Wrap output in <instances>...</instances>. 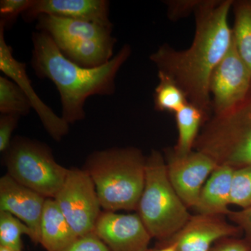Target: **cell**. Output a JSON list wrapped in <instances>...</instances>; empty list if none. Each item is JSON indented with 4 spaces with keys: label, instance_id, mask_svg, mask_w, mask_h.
I'll use <instances>...</instances> for the list:
<instances>
[{
    "label": "cell",
    "instance_id": "1",
    "mask_svg": "<svg viewBox=\"0 0 251 251\" xmlns=\"http://www.w3.org/2000/svg\"><path fill=\"white\" fill-rule=\"evenodd\" d=\"M232 0L200 1L195 9L196 33L191 46L176 50L168 44L150 55L158 74L173 81L188 103L212 115L209 82L217 64L232 42L228 16Z\"/></svg>",
    "mask_w": 251,
    "mask_h": 251
},
{
    "label": "cell",
    "instance_id": "2",
    "mask_svg": "<svg viewBox=\"0 0 251 251\" xmlns=\"http://www.w3.org/2000/svg\"><path fill=\"white\" fill-rule=\"evenodd\" d=\"M31 65L38 77L49 79L60 96L62 117L69 125L85 118L86 100L92 96H110L115 92V78L131 54L125 44L110 62L88 69L67 59L46 33H33Z\"/></svg>",
    "mask_w": 251,
    "mask_h": 251
},
{
    "label": "cell",
    "instance_id": "3",
    "mask_svg": "<svg viewBox=\"0 0 251 251\" xmlns=\"http://www.w3.org/2000/svg\"><path fill=\"white\" fill-rule=\"evenodd\" d=\"M147 157L138 148L95 151L86 161L100 206L105 211L137 210L145 183Z\"/></svg>",
    "mask_w": 251,
    "mask_h": 251
},
{
    "label": "cell",
    "instance_id": "4",
    "mask_svg": "<svg viewBox=\"0 0 251 251\" xmlns=\"http://www.w3.org/2000/svg\"><path fill=\"white\" fill-rule=\"evenodd\" d=\"M145 171L138 214L151 238L168 241L184 227L191 216L170 181L161 153L151 151L147 157Z\"/></svg>",
    "mask_w": 251,
    "mask_h": 251
},
{
    "label": "cell",
    "instance_id": "5",
    "mask_svg": "<svg viewBox=\"0 0 251 251\" xmlns=\"http://www.w3.org/2000/svg\"><path fill=\"white\" fill-rule=\"evenodd\" d=\"M194 150L211 157L218 166L234 169L251 166V88L237 106L206 120Z\"/></svg>",
    "mask_w": 251,
    "mask_h": 251
},
{
    "label": "cell",
    "instance_id": "6",
    "mask_svg": "<svg viewBox=\"0 0 251 251\" xmlns=\"http://www.w3.org/2000/svg\"><path fill=\"white\" fill-rule=\"evenodd\" d=\"M5 153L7 174L13 179L46 198H55L69 169L56 162L47 145L16 137Z\"/></svg>",
    "mask_w": 251,
    "mask_h": 251
},
{
    "label": "cell",
    "instance_id": "7",
    "mask_svg": "<svg viewBox=\"0 0 251 251\" xmlns=\"http://www.w3.org/2000/svg\"><path fill=\"white\" fill-rule=\"evenodd\" d=\"M54 199L77 237L94 233L101 206L95 185L87 171L69 169Z\"/></svg>",
    "mask_w": 251,
    "mask_h": 251
},
{
    "label": "cell",
    "instance_id": "8",
    "mask_svg": "<svg viewBox=\"0 0 251 251\" xmlns=\"http://www.w3.org/2000/svg\"><path fill=\"white\" fill-rule=\"evenodd\" d=\"M251 74L238 53L233 37L228 50L211 74L209 82L212 115L232 110L247 97Z\"/></svg>",
    "mask_w": 251,
    "mask_h": 251
},
{
    "label": "cell",
    "instance_id": "9",
    "mask_svg": "<svg viewBox=\"0 0 251 251\" xmlns=\"http://www.w3.org/2000/svg\"><path fill=\"white\" fill-rule=\"evenodd\" d=\"M167 171L173 188L187 207H194L207 178L217 168L211 157L202 151L177 156L166 151Z\"/></svg>",
    "mask_w": 251,
    "mask_h": 251
},
{
    "label": "cell",
    "instance_id": "10",
    "mask_svg": "<svg viewBox=\"0 0 251 251\" xmlns=\"http://www.w3.org/2000/svg\"><path fill=\"white\" fill-rule=\"evenodd\" d=\"M5 27L0 25V70L10 77L27 95L31 107L42 122L43 126L51 138L59 142L69 132V125L62 117L42 101L36 94L26 71V64L15 59L13 49L6 44Z\"/></svg>",
    "mask_w": 251,
    "mask_h": 251
},
{
    "label": "cell",
    "instance_id": "11",
    "mask_svg": "<svg viewBox=\"0 0 251 251\" xmlns=\"http://www.w3.org/2000/svg\"><path fill=\"white\" fill-rule=\"evenodd\" d=\"M94 233L110 251H147L151 237L138 214L104 211Z\"/></svg>",
    "mask_w": 251,
    "mask_h": 251
},
{
    "label": "cell",
    "instance_id": "12",
    "mask_svg": "<svg viewBox=\"0 0 251 251\" xmlns=\"http://www.w3.org/2000/svg\"><path fill=\"white\" fill-rule=\"evenodd\" d=\"M225 216L198 214L166 243L174 244L176 251H209L220 239L239 237L242 229L229 224Z\"/></svg>",
    "mask_w": 251,
    "mask_h": 251
},
{
    "label": "cell",
    "instance_id": "13",
    "mask_svg": "<svg viewBox=\"0 0 251 251\" xmlns=\"http://www.w3.org/2000/svg\"><path fill=\"white\" fill-rule=\"evenodd\" d=\"M46 199L8 174L0 179V211L9 212L27 225L32 233L31 240L36 244L40 242L41 218Z\"/></svg>",
    "mask_w": 251,
    "mask_h": 251
},
{
    "label": "cell",
    "instance_id": "14",
    "mask_svg": "<svg viewBox=\"0 0 251 251\" xmlns=\"http://www.w3.org/2000/svg\"><path fill=\"white\" fill-rule=\"evenodd\" d=\"M109 6L105 0H32L23 16L25 21H33L41 15H50L112 27Z\"/></svg>",
    "mask_w": 251,
    "mask_h": 251
},
{
    "label": "cell",
    "instance_id": "15",
    "mask_svg": "<svg viewBox=\"0 0 251 251\" xmlns=\"http://www.w3.org/2000/svg\"><path fill=\"white\" fill-rule=\"evenodd\" d=\"M37 31L46 33L59 49L74 43L112 37V27L77 20L41 15L36 18Z\"/></svg>",
    "mask_w": 251,
    "mask_h": 251
},
{
    "label": "cell",
    "instance_id": "16",
    "mask_svg": "<svg viewBox=\"0 0 251 251\" xmlns=\"http://www.w3.org/2000/svg\"><path fill=\"white\" fill-rule=\"evenodd\" d=\"M234 169L218 166L203 186L194 209L198 214L228 216Z\"/></svg>",
    "mask_w": 251,
    "mask_h": 251
},
{
    "label": "cell",
    "instance_id": "17",
    "mask_svg": "<svg viewBox=\"0 0 251 251\" xmlns=\"http://www.w3.org/2000/svg\"><path fill=\"white\" fill-rule=\"evenodd\" d=\"M53 198H47L41 223L40 242L47 251H59L77 239Z\"/></svg>",
    "mask_w": 251,
    "mask_h": 251
},
{
    "label": "cell",
    "instance_id": "18",
    "mask_svg": "<svg viewBox=\"0 0 251 251\" xmlns=\"http://www.w3.org/2000/svg\"><path fill=\"white\" fill-rule=\"evenodd\" d=\"M115 37L106 39H91L74 43L60 49L62 54L81 67L93 69L102 67L114 57Z\"/></svg>",
    "mask_w": 251,
    "mask_h": 251
},
{
    "label": "cell",
    "instance_id": "19",
    "mask_svg": "<svg viewBox=\"0 0 251 251\" xmlns=\"http://www.w3.org/2000/svg\"><path fill=\"white\" fill-rule=\"evenodd\" d=\"M178 139L173 149L177 156H184L193 151L201 128L209 117L197 107L188 103L175 112Z\"/></svg>",
    "mask_w": 251,
    "mask_h": 251
},
{
    "label": "cell",
    "instance_id": "20",
    "mask_svg": "<svg viewBox=\"0 0 251 251\" xmlns=\"http://www.w3.org/2000/svg\"><path fill=\"white\" fill-rule=\"evenodd\" d=\"M232 6V37L238 53L251 74V1H234Z\"/></svg>",
    "mask_w": 251,
    "mask_h": 251
},
{
    "label": "cell",
    "instance_id": "21",
    "mask_svg": "<svg viewBox=\"0 0 251 251\" xmlns=\"http://www.w3.org/2000/svg\"><path fill=\"white\" fill-rule=\"evenodd\" d=\"M32 109L30 101L22 89L11 79L0 76L1 115H27Z\"/></svg>",
    "mask_w": 251,
    "mask_h": 251
},
{
    "label": "cell",
    "instance_id": "22",
    "mask_svg": "<svg viewBox=\"0 0 251 251\" xmlns=\"http://www.w3.org/2000/svg\"><path fill=\"white\" fill-rule=\"evenodd\" d=\"M158 77L159 82L153 96L155 110L175 113L188 103L186 96L173 81L159 74Z\"/></svg>",
    "mask_w": 251,
    "mask_h": 251
},
{
    "label": "cell",
    "instance_id": "23",
    "mask_svg": "<svg viewBox=\"0 0 251 251\" xmlns=\"http://www.w3.org/2000/svg\"><path fill=\"white\" fill-rule=\"evenodd\" d=\"M23 234L32 238L27 225L9 212L0 211V246L22 251Z\"/></svg>",
    "mask_w": 251,
    "mask_h": 251
},
{
    "label": "cell",
    "instance_id": "24",
    "mask_svg": "<svg viewBox=\"0 0 251 251\" xmlns=\"http://www.w3.org/2000/svg\"><path fill=\"white\" fill-rule=\"evenodd\" d=\"M230 204L242 209L251 207V165L234 169Z\"/></svg>",
    "mask_w": 251,
    "mask_h": 251
},
{
    "label": "cell",
    "instance_id": "25",
    "mask_svg": "<svg viewBox=\"0 0 251 251\" xmlns=\"http://www.w3.org/2000/svg\"><path fill=\"white\" fill-rule=\"evenodd\" d=\"M32 0H1L0 1V25L5 28L12 25L20 14L29 8Z\"/></svg>",
    "mask_w": 251,
    "mask_h": 251
},
{
    "label": "cell",
    "instance_id": "26",
    "mask_svg": "<svg viewBox=\"0 0 251 251\" xmlns=\"http://www.w3.org/2000/svg\"><path fill=\"white\" fill-rule=\"evenodd\" d=\"M59 251H110L108 247L94 233L77 238Z\"/></svg>",
    "mask_w": 251,
    "mask_h": 251
},
{
    "label": "cell",
    "instance_id": "27",
    "mask_svg": "<svg viewBox=\"0 0 251 251\" xmlns=\"http://www.w3.org/2000/svg\"><path fill=\"white\" fill-rule=\"evenodd\" d=\"M21 116L18 115H1L0 116V151L6 153L11 145V136L17 126Z\"/></svg>",
    "mask_w": 251,
    "mask_h": 251
},
{
    "label": "cell",
    "instance_id": "28",
    "mask_svg": "<svg viewBox=\"0 0 251 251\" xmlns=\"http://www.w3.org/2000/svg\"><path fill=\"white\" fill-rule=\"evenodd\" d=\"M209 251H251V244L245 238L226 237L216 242Z\"/></svg>",
    "mask_w": 251,
    "mask_h": 251
},
{
    "label": "cell",
    "instance_id": "29",
    "mask_svg": "<svg viewBox=\"0 0 251 251\" xmlns=\"http://www.w3.org/2000/svg\"><path fill=\"white\" fill-rule=\"evenodd\" d=\"M227 216L235 226L242 229L244 238L251 244V207L239 211H231Z\"/></svg>",
    "mask_w": 251,
    "mask_h": 251
},
{
    "label": "cell",
    "instance_id": "30",
    "mask_svg": "<svg viewBox=\"0 0 251 251\" xmlns=\"http://www.w3.org/2000/svg\"><path fill=\"white\" fill-rule=\"evenodd\" d=\"M200 1H171L166 3L168 6V16L172 20L187 16L195 11Z\"/></svg>",
    "mask_w": 251,
    "mask_h": 251
},
{
    "label": "cell",
    "instance_id": "31",
    "mask_svg": "<svg viewBox=\"0 0 251 251\" xmlns=\"http://www.w3.org/2000/svg\"><path fill=\"white\" fill-rule=\"evenodd\" d=\"M155 251H176V248H175L174 244L166 243V246L164 247Z\"/></svg>",
    "mask_w": 251,
    "mask_h": 251
},
{
    "label": "cell",
    "instance_id": "32",
    "mask_svg": "<svg viewBox=\"0 0 251 251\" xmlns=\"http://www.w3.org/2000/svg\"><path fill=\"white\" fill-rule=\"evenodd\" d=\"M0 251H20L14 250V249H9V248L1 247V246H0Z\"/></svg>",
    "mask_w": 251,
    "mask_h": 251
}]
</instances>
